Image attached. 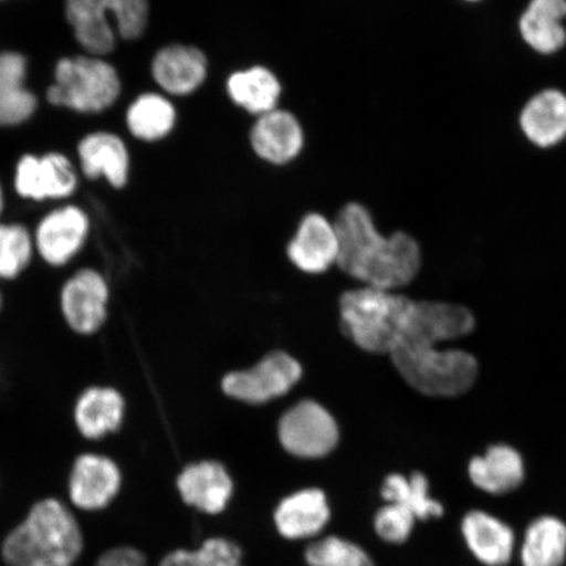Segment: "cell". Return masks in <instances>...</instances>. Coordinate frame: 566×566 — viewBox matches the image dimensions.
Returning <instances> with one entry per match:
<instances>
[{"label":"cell","instance_id":"1","mask_svg":"<svg viewBox=\"0 0 566 566\" xmlns=\"http://www.w3.org/2000/svg\"><path fill=\"white\" fill-rule=\"evenodd\" d=\"M475 318L460 304L415 302L405 329L389 356L407 384L417 391L450 398L475 384L479 366L472 354L437 345L469 335Z\"/></svg>","mask_w":566,"mask_h":566},{"label":"cell","instance_id":"2","mask_svg":"<svg viewBox=\"0 0 566 566\" xmlns=\"http://www.w3.org/2000/svg\"><path fill=\"white\" fill-rule=\"evenodd\" d=\"M338 237L337 265L366 286L389 290L408 285L420 271L421 252L406 232L386 238L375 228L369 209L346 203L335 221Z\"/></svg>","mask_w":566,"mask_h":566},{"label":"cell","instance_id":"3","mask_svg":"<svg viewBox=\"0 0 566 566\" xmlns=\"http://www.w3.org/2000/svg\"><path fill=\"white\" fill-rule=\"evenodd\" d=\"M83 551V534L73 513L55 499L39 501L25 521L6 537L7 566H73Z\"/></svg>","mask_w":566,"mask_h":566},{"label":"cell","instance_id":"4","mask_svg":"<svg viewBox=\"0 0 566 566\" xmlns=\"http://www.w3.org/2000/svg\"><path fill=\"white\" fill-rule=\"evenodd\" d=\"M415 302L389 290L366 286L339 300L345 335L360 349L391 353L412 313Z\"/></svg>","mask_w":566,"mask_h":566},{"label":"cell","instance_id":"5","mask_svg":"<svg viewBox=\"0 0 566 566\" xmlns=\"http://www.w3.org/2000/svg\"><path fill=\"white\" fill-rule=\"evenodd\" d=\"M65 12L76 41L94 56L113 52L117 34L139 39L150 20L148 0H66Z\"/></svg>","mask_w":566,"mask_h":566},{"label":"cell","instance_id":"6","mask_svg":"<svg viewBox=\"0 0 566 566\" xmlns=\"http://www.w3.org/2000/svg\"><path fill=\"white\" fill-rule=\"evenodd\" d=\"M122 94V80L111 63L98 56L77 55L56 63L48 102L81 113L109 108Z\"/></svg>","mask_w":566,"mask_h":566},{"label":"cell","instance_id":"7","mask_svg":"<svg viewBox=\"0 0 566 566\" xmlns=\"http://www.w3.org/2000/svg\"><path fill=\"white\" fill-rule=\"evenodd\" d=\"M109 300L111 289L104 275L96 269H80L62 287L63 318L75 334L96 335L108 317Z\"/></svg>","mask_w":566,"mask_h":566},{"label":"cell","instance_id":"8","mask_svg":"<svg viewBox=\"0 0 566 566\" xmlns=\"http://www.w3.org/2000/svg\"><path fill=\"white\" fill-rule=\"evenodd\" d=\"M302 377V367L283 352H273L247 371L223 379V391L233 399L261 405L290 391Z\"/></svg>","mask_w":566,"mask_h":566},{"label":"cell","instance_id":"9","mask_svg":"<svg viewBox=\"0 0 566 566\" xmlns=\"http://www.w3.org/2000/svg\"><path fill=\"white\" fill-rule=\"evenodd\" d=\"M279 433L283 448L300 458L327 455L338 441L334 417L311 400L300 402L283 415Z\"/></svg>","mask_w":566,"mask_h":566},{"label":"cell","instance_id":"10","mask_svg":"<svg viewBox=\"0 0 566 566\" xmlns=\"http://www.w3.org/2000/svg\"><path fill=\"white\" fill-rule=\"evenodd\" d=\"M248 142L260 160L285 167L301 157L306 147V132L294 112L279 106L254 118Z\"/></svg>","mask_w":566,"mask_h":566},{"label":"cell","instance_id":"11","mask_svg":"<svg viewBox=\"0 0 566 566\" xmlns=\"http://www.w3.org/2000/svg\"><path fill=\"white\" fill-rule=\"evenodd\" d=\"M90 218L81 208L70 205L48 212L34 230L35 254L53 268L66 266L86 245Z\"/></svg>","mask_w":566,"mask_h":566},{"label":"cell","instance_id":"12","mask_svg":"<svg viewBox=\"0 0 566 566\" xmlns=\"http://www.w3.org/2000/svg\"><path fill=\"white\" fill-rule=\"evenodd\" d=\"M122 470L108 455L83 452L71 465L69 495L82 511L96 512L108 506L122 490Z\"/></svg>","mask_w":566,"mask_h":566},{"label":"cell","instance_id":"13","mask_svg":"<svg viewBox=\"0 0 566 566\" xmlns=\"http://www.w3.org/2000/svg\"><path fill=\"white\" fill-rule=\"evenodd\" d=\"M210 63L201 48L171 44L159 49L151 61V75L166 95L186 97L207 83Z\"/></svg>","mask_w":566,"mask_h":566},{"label":"cell","instance_id":"14","mask_svg":"<svg viewBox=\"0 0 566 566\" xmlns=\"http://www.w3.org/2000/svg\"><path fill=\"white\" fill-rule=\"evenodd\" d=\"M76 186L74 167L62 154L51 153L41 158L25 155L17 167L15 189L28 200H62L73 196Z\"/></svg>","mask_w":566,"mask_h":566},{"label":"cell","instance_id":"15","mask_svg":"<svg viewBox=\"0 0 566 566\" xmlns=\"http://www.w3.org/2000/svg\"><path fill=\"white\" fill-rule=\"evenodd\" d=\"M287 253L292 263L306 273H323L337 263L338 237L335 222L310 212L300 223Z\"/></svg>","mask_w":566,"mask_h":566},{"label":"cell","instance_id":"16","mask_svg":"<svg viewBox=\"0 0 566 566\" xmlns=\"http://www.w3.org/2000/svg\"><path fill=\"white\" fill-rule=\"evenodd\" d=\"M126 402L116 388L90 387L77 399L74 421L87 442H101L123 427Z\"/></svg>","mask_w":566,"mask_h":566},{"label":"cell","instance_id":"17","mask_svg":"<svg viewBox=\"0 0 566 566\" xmlns=\"http://www.w3.org/2000/svg\"><path fill=\"white\" fill-rule=\"evenodd\" d=\"M230 102L254 118L279 108L282 82L272 69L252 65L232 71L224 82Z\"/></svg>","mask_w":566,"mask_h":566},{"label":"cell","instance_id":"18","mask_svg":"<svg viewBox=\"0 0 566 566\" xmlns=\"http://www.w3.org/2000/svg\"><path fill=\"white\" fill-rule=\"evenodd\" d=\"M177 488L186 504L208 514L223 512L232 494L228 471L216 462L188 465L177 480Z\"/></svg>","mask_w":566,"mask_h":566},{"label":"cell","instance_id":"19","mask_svg":"<svg viewBox=\"0 0 566 566\" xmlns=\"http://www.w3.org/2000/svg\"><path fill=\"white\" fill-rule=\"evenodd\" d=\"M83 172L90 179L104 176L113 188H124L129 180L130 158L124 140L112 133H94L77 146Z\"/></svg>","mask_w":566,"mask_h":566},{"label":"cell","instance_id":"20","mask_svg":"<svg viewBox=\"0 0 566 566\" xmlns=\"http://www.w3.org/2000/svg\"><path fill=\"white\" fill-rule=\"evenodd\" d=\"M462 531L467 546L479 562L488 566H505L512 560L513 531L495 516L471 512L464 516Z\"/></svg>","mask_w":566,"mask_h":566},{"label":"cell","instance_id":"21","mask_svg":"<svg viewBox=\"0 0 566 566\" xmlns=\"http://www.w3.org/2000/svg\"><path fill=\"white\" fill-rule=\"evenodd\" d=\"M469 475L479 490L504 494L522 484L525 479V464L518 451L505 444H495L484 457L471 460Z\"/></svg>","mask_w":566,"mask_h":566},{"label":"cell","instance_id":"22","mask_svg":"<svg viewBox=\"0 0 566 566\" xmlns=\"http://www.w3.org/2000/svg\"><path fill=\"white\" fill-rule=\"evenodd\" d=\"M329 515L324 493L307 490L283 500L274 520L282 536L289 539H303L321 533L327 525Z\"/></svg>","mask_w":566,"mask_h":566},{"label":"cell","instance_id":"23","mask_svg":"<svg viewBox=\"0 0 566 566\" xmlns=\"http://www.w3.org/2000/svg\"><path fill=\"white\" fill-rule=\"evenodd\" d=\"M25 76L23 55L0 53V126L23 124L38 108V98L24 86Z\"/></svg>","mask_w":566,"mask_h":566},{"label":"cell","instance_id":"24","mask_svg":"<svg viewBox=\"0 0 566 566\" xmlns=\"http://www.w3.org/2000/svg\"><path fill=\"white\" fill-rule=\"evenodd\" d=\"M521 125L534 144L556 145L566 137V96L557 91L542 92L526 105Z\"/></svg>","mask_w":566,"mask_h":566},{"label":"cell","instance_id":"25","mask_svg":"<svg viewBox=\"0 0 566 566\" xmlns=\"http://www.w3.org/2000/svg\"><path fill=\"white\" fill-rule=\"evenodd\" d=\"M565 17L566 0H533L521 19L523 39L537 52H557L566 40Z\"/></svg>","mask_w":566,"mask_h":566},{"label":"cell","instance_id":"26","mask_svg":"<svg viewBox=\"0 0 566 566\" xmlns=\"http://www.w3.org/2000/svg\"><path fill=\"white\" fill-rule=\"evenodd\" d=\"M126 124L137 139L158 142L174 132L177 109L168 96L147 92L130 104L126 113Z\"/></svg>","mask_w":566,"mask_h":566},{"label":"cell","instance_id":"27","mask_svg":"<svg viewBox=\"0 0 566 566\" xmlns=\"http://www.w3.org/2000/svg\"><path fill=\"white\" fill-rule=\"evenodd\" d=\"M566 558V525L555 516L531 523L521 549L523 566H563Z\"/></svg>","mask_w":566,"mask_h":566},{"label":"cell","instance_id":"28","mask_svg":"<svg viewBox=\"0 0 566 566\" xmlns=\"http://www.w3.org/2000/svg\"><path fill=\"white\" fill-rule=\"evenodd\" d=\"M387 504L406 507L416 520H429L441 516L443 507L429 495V481L422 473H413L409 479L401 475L388 476L381 488Z\"/></svg>","mask_w":566,"mask_h":566},{"label":"cell","instance_id":"29","mask_svg":"<svg viewBox=\"0 0 566 566\" xmlns=\"http://www.w3.org/2000/svg\"><path fill=\"white\" fill-rule=\"evenodd\" d=\"M34 256V239L24 224L0 223V282L17 280Z\"/></svg>","mask_w":566,"mask_h":566},{"label":"cell","instance_id":"30","mask_svg":"<svg viewBox=\"0 0 566 566\" xmlns=\"http://www.w3.org/2000/svg\"><path fill=\"white\" fill-rule=\"evenodd\" d=\"M160 566H242V552L230 541L214 537L196 551L172 552Z\"/></svg>","mask_w":566,"mask_h":566},{"label":"cell","instance_id":"31","mask_svg":"<svg viewBox=\"0 0 566 566\" xmlns=\"http://www.w3.org/2000/svg\"><path fill=\"white\" fill-rule=\"evenodd\" d=\"M308 566H374L366 552L348 541L329 536L306 552Z\"/></svg>","mask_w":566,"mask_h":566},{"label":"cell","instance_id":"32","mask_svg":"<svg viewBox=\"0 0 566 566\" xmlns=\"http://www.w3.org/2000/svg\"><path fill=\"white\" fill-rule=\"evenodd\" d=\"M415 515L406 507L388 504L375 516V530L388 543H402L408 539L415 526Z\"/></svg>","mask_w":566,"mask_h":566},{"label":"cell","instance_id":"33","mask_svg":"<svg viewBox=\"0 0 566 566\" xmlns=\"http://www.w3.org/2000/svg\"><path fill=\"white\" fill-rule=\"evenodd\" d=\"M96 566H147L144 554L136 548L119 547L105 552Z\"/></svg>","mask_w":566,"mask_h":566},{"label":"cell","instance_id":"34","mask_svg":"<svg viewBox=\"0 0 566 566\" xmlns=\"http://www.w3.org/2000/svg\"><path fill=\"white\" fill-rule=\"evenodd\" d=\"M3 209V195H2V188H0V212H2Z\"/></svg>","mask_w":566,"mask_h":566},{"label":"cell","instance_id":"35","mask_svg":"<svg viewBox=\"0 0 566 566\" xmlns=\"http://www.w3.org/2000/svg\"><path fill=\"white\" fill-rule=\"evenodd\" d=\"M0 308H2V295H0Z\"/></svg>","mask_w":566,"mask_h":566},{"label":"cell","instance_id":"36","mask_svg":"<svg viewBox=\"0 0 566 566\" xmlns=\"http://www.w3.org/2000/svg\"><path fill=\"white\" fill-rule=\"evenodd\" d=\"M469 2H476V0H469Z\"/></svg>","mask_w":566,"mask_h":566}]
</instances>
